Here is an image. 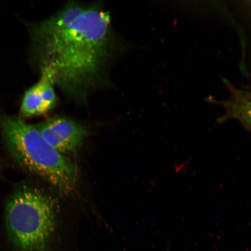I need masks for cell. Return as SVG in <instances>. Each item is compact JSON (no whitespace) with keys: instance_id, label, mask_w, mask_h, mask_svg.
Returning <instances> with one entry per match:
<instances>
[{"instance_id":"9c48e42d","label":"cell","mask_w":251,"mask_h":251,"mask_svg":"<svg viewBox=\"0 0 251 251\" xmlns=\"http://www.w3.org/2000/svg\"><path fill=\"white\" fill-rule=\"evenodd\" d=\"M250 2L251 3V1H250Z\"/></svg>"},{"instance_id":"8992f818","label":"cell","mask_w":251,"mask_h":251,"mask_svg":"<svg viewBox=\"0 0 251 251\" xmlns=\"http://www.w3.org/2000/svg\"><path fill=\"white\" fill-rule=\"evenodd\" d=\"M231 93L230 99L218 102L225 110L223 120L235 119L251 129V99L245 96L241 91L228 85Z\"/></svg>"},{"instance_id":"52a82bcc","label":"cell","mask_w":251,"mask_h":251,"mask_svg":"<svg viewBox=\"0 0 251 251\" xmlns=\"http://www.w3.org/2000/svg\"><path fill=\"white\" fill-rule=\"evenodd\" d=\"M242 93L244 94L245 96L249 97V98L251 99V93L244 92H242Z\"/></svg>"},{"instance_id":"ba28073f","label":"cell","mask_w":251,"mask_h":251,"mask_svg":"<svg viewBox=\"0 0 251 251\" xmlns=\"http://www.w3.org/2000/svg\"><path fill=\"white\" fill-rule=\"evenodd\" d=\"M2 163L1 161V159L0 158V174H1V173L2 172Z\"/></svg>"},{"instance_id":"7a4b0ae2","label":"cell","mask_w":251,"mask_h":251,"mask_svg":"<svg viewBox=\"0 0 251 251\" xmlns=\"http://www.w3.org/2000/svg\"><path fill=\"white\" fill-rule=\"evenodd\" d=\"M60 224L58 198L39 185L22 183L6 200L4 224L11 251H54Z\"/></svg>"},{"instance_id":"5b68a950","label":"cell","mask_w":251,"mask_h":251,"mask_svg":"<svg viewBox=\"0 0 251 251\" xmlns=\"http://www.w3.org/2000/svg\"><path fill=\"white\" fill-rule=\"evenodd\" d=\"M55 85L52 75L46 70H40L39 80L24 94L19 117L23 119L36 117L54 109L57 103Z\"/></svg>"},{"instance_id":"3957f363","label":"cell","mask_w":251,"mask_h":251,"mask_svg":"<svg viewBox=\"0 0 251 251\" xmlns=\"http://www.w3.org/2000/svg\"><path fill=\"white\" fill-rule=\"evenodd\" d=\"M0 134L6 151L18 167L65 196L76 190L79 175L76 164L53 149L36 126L27 124L19 116L3 114L0 115Z\"/></svg>"},{"instance_id":"277c9868","label":"cell","mask_w":251,"mask_h":251,"mask_svg":"<svg viewBox=\"0 0 251 251\" xmlns=\"http://www.w3.org/2000/svg\"><path fill=\"white\" fill-rule=\"evenodd\" d=\"M36 126L53 149L67 156L77 154L89 134L84 126L64 116L55 115Z\"/></svg>"},{"instance_id":"6da1fadb","label":"cell","mask_w":251,"mask_h":251,"mask_svg":"<svg viewBox=\"0 0 251 251\" xmlns=\"http://www.w3.org/2000/svg\"><path fill=\"white\" fill-rule=\"evenodd\" d=\"M110 26L109 15L98 7H86L67 25H34L31 39L40 68L48 70L68 95L84 100L107 57Z\"/></svg>"}]
</instances>
